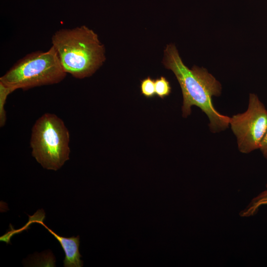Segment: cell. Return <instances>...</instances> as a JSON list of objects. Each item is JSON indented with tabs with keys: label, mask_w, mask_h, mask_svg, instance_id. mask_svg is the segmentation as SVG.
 <instances>
[{
	"label": "cell",
	"mask_w": 267,
	"mask_h": 267,
	"mask_svg": "<svg viewBox=\"0 0 267 267\" xmlns=\"http://www.w3.org/2000/svg\"><path fill=\"white\" fill-rule=\"evenodd\" d=\"M163 63L175 74L183 95L182 116L191 113V107L196 106L207 116L209 127L212 133L225 130L229 125L230 117L220 113L214 107L213 96H219L222 85L205 68L194 65L188 68L183 62L173 44H168L164 50Z\"/></svg>",
	"instance_id": "1"
},
{
	"label": "cell",
	"mask_w": 267,
	"mask_h": 267,
	"mask_svg": "<svg viewBox=\"0 0 267 267\" xmlns=\"http://www.w3.org/2000/svg\"><path fill=\"white\" fill-rule=\"evenodd\" d=\"M51 43L64 71L77 79L91 76L106 59L97 34L85 25L57 31Z\"/></svg>",
	"instance_id": "2"
},
{
	"label": "cell",
	"mask_w": 267,
	"mask_h": 267,
	"mask_svg": "<svg viewBox=\"0 0 267 267\" xmlns=\"http://www.w3.org/2000/svg\"><path fill=\"white\" fill-rule=\"evenodd\" d=\"M66 75L51 46L46 51L32 52L19 60L0 78V82L14 90H27L59 83Z\"/></svg>",
	"instance_id": "3"
},
{
	"label": "cell",
	"mask_w": 267,
	"mask_h": 267,
	"mask_svg": "<svg viewBox=\"0 0 267 267\" xmlns=\"http://www.w3.org/2000/svg\"><path fill=\"white\" fill-rule=\"evenodd\" d=\"M69 142L68 129L55 114H43L33 126L32 155L45 169L57 171L69 159Z\"/></svg>",
	"instance_id": "4"
},
{
	"label": "cell",
	"mask_w": 267,
	"mask_h": 267,
	"mask_svg": "<svg viewBox=\"0 0 267 267\" xmlns=\"http://www.w3.org/2000/svg\"><path fill=\"white\" fill-rule=\"evenodd\" d=\"M229 125L242 153L259 149L267 132V109L258 95L250 93L247 110L230 117Z\"/></svg>",
	"instance_id": "5"
},
{
	"label": "cell",
	"mask_w": 267,
	"mask_h": 267,
	"mask_svg": "<svg viewBox=\"0 0 267 267\" xmlns=\"http://www.w3.org/2000/svg\"><path fill=\"white\" fill-rule=\"evenodd\" d=\"M39 214V211H38L33 216H29L28 223L37 222L40 223L44 226L57 240L61 245L65 255V259L63 261L64 267H82L83 262L80 259L81 255L79 251L80 244L79 236L67 238L58 235L44 223L43 220L44 218L41 220V217L44 213L41 215V217Z\"/></svg>",
	"instance_id": "6"
},
{
	"label": "cell",
	"mask_w": 267,
	"mask_h": 267,
	"mask_svg": "<svg viewBox=\"0 0 267 267\" xmlns=\"http://www.w3.org/2000/svg\"><path fill=\"white\" fill-rule=\"evenodd\" d=\"M267 205V182L266 189L253 198L249 204L239 213L241 217H250L257 214L260 208Z\"/></svg>",
	"instance_id": "7"
},
{
	"label": "cell",
	"mask_w": 267,
	"mask_h": 267,
	"mask_svg": "<svg viewBox=\"0 0 267 267\" xmlns=\"http://www.w3.org/2000/svg\"><path fill=\"white\" fill-rule=\"evenodd\" d=\"M15 91L11 88L0 82V127H3L6 121V114L4 108L9 94Z\"/></svg>",
	"instance_id": "8"
},
{
	"label": "cell",
	"mask_w": 267,
	"mask_h": 267,
	"mask_svg": "<svg viewBox=\"0 0 267 267\" xmlns=\"http://www.w3.org/2000/svg\"><path fill=\"white\" fill-rule=\"evenodd\" d=\"M156 94L161 98L168 96L171 92L169 82L164 77H161L155 81Z\"/></svg>",
	"instance_id": "9"
},
{
	"label": "cell",
	"mask_w": 267,
	"mask_h": 267,
	"mask_svg": "<svg viewBox=\"0 0 267 267\" xmlns=\"http://www.w3.org/2000/svg\"><path fill=\"white\" fill-rule=\"evenodd\" d=\"M141 93L147 98L153 97L155 94V81L150 77L143 79L141 82Z\"/></svg>",
	"instance_id": "10"
},
{
	"label": "cell",
	"mask_w": 267,
	"mask_h": 267,
	"mask_svg": "<svg viewBox=\"0 0 267 267\" xmlns=\"http://www.w3.org/2000/svg\"><path fill=\"white\" fill-rule=\"evenodd\" d=\"M259 149L264 158L267 160V132L261 142Z\"/></svg>",
	"instance_id": "11"
}]
</instances>
